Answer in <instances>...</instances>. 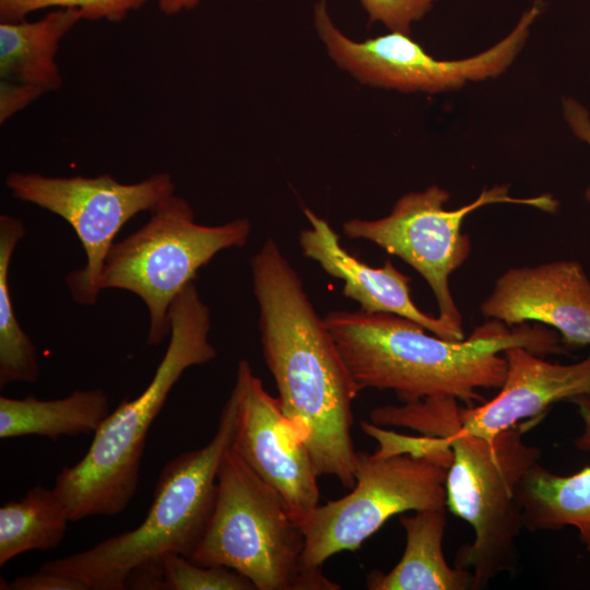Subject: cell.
<instances>
[{
  "instance_id": "9c48e42d",
  "label": "cell",
  "mask_w": 590,
  "mask_h": 590,
  "mask_svg": "<svg viewBox=\"0 0 590 590\" xmlns=\"http://www.w3.org/2000/svg\"><path fill=\"white\" fill-rule=\"evenodd\" d=\"M449 199L446 189L434 185L403 194L384 217L351 219L343 223L342 229L349 238L371 241L410 264L429 285L439 317L463 330L449 278L471 252L470 238L462 232L465 217L495 203H516L554 213L558 201L551 194L514 198L506 185L485 188L474 201L455 210L447 209Z\"/></svg>"
},
{
  "instance_id": "2e32d148",
  "label": "cell",
  "mask_w": 590,
  "mask_h": 590,
  "mask_svg": "<svg viewBox=\"0 0 590 590\" xmlns=\"http://www.w3.org/2000/svg\"><path fill=\"white\" fill-rule=\"evenodd\" d=\"M585 425L579 447H590V394L571 400ZM523 528L529 531L574 527L590 552V465L579 472L556 475L539 462L521 479L517 488Z\"/></svg>"
},
{
  "instance_id": "3957f363",
  "label": "cell",
  "mask_w": 590,
  "mask_h": 590,
  "mask_svg": "<svg viewBox=\"0 0 590 590\" xmlns=\"http://www.w3.org/2000/svg\"><path fill=\"white\" fill-rule=\"evenodd\" d=\"M453 397H428L370 411L381 427H405L423 435L446 437L452 450L447 472V508L474 530L472 544L458 553L456 566L471 571L473 589L516 567L517 539L523 528L517 488L539 462L541 449L524 441L532 421L515 425L494 438L461 433V406Z\"/></svg>"
},
{
  "instance_id": "484cf974",
  "label": "cell",
  "mask_w": 590,
  "mask_h": 590,
  "mask_svg": "<svg viewBox=\"0 0 590 590\" xmlns=\"http://www.w3.org/2000/svg\"><path fill=\"white\" fill-rule=\"evenodd\" d=\"M7 590H88L78 579L39 569L37 573L20 576L8 583Z\"/></svg>"
},
{
  "instance_id": "83f0119b",
  "label": "cell",
  "mask_w": 590,
  "mask_h": 590,
  "mask_svg": "<svg viewBox=\"0 0 590 590\" xmlns=\"http://www.w3.org/2000/svg\"><path fill=\"white\" fill-rule=\"evenodd\" d=\"M563 115L566 123L576 138L590 148V113L577 99L564 97L562 101ZM585 199L590 203V184L585 191Z\"/></svg>"
},
{
  "instance_id": "30bf717a",
  "label": "cell",
  "mask_w": 590,
  "mask_h": 590,
  "mask_svg": "<svg viewBox=\"0 0 590 590\" xmlns=\"http://www.w3.org/2000/svg\"><path fill=\"white\" fill-rule=\"evenodd\" d=\"M448 469L429 458L357 451L352 491L318 505L300 524L305 569L321 570L334 554L356 551L393 516L447 507Z\"/></svg>"
},
{
  "instance_id": "d6986e66",
  "label": "cell",
  "mask_w": 590,
  "mask_h": 590,
  "mask_svg": "<svg viewBox=\"0 0 590 590\" xmlns=\"http://www.w3.org/2000/svg\"><path fill=\"white\" fill-rule=\"evenodd\" d=\"M110 413L102 389L75 390L68 397L39 400L0 397V438L39 435L60 436L95 433Z\"/></svg>"
},
{
  "instance_id": "8fae6325",
  "label": "cell",
  "mask_w": 590,
  "mask_h": 590,
  "mask_svg": "<svg viewBox=\"0 0 590 590\" xmlns=\"http://www.w3.org/2000/svg\"><path fill=\"white\" fill-rule=\"evenodd\" d=\"M12 197L35 204L68 222L85 251V264L66 276L72 298L94 305L102 291L106 256L121 227L138 213L152 212L174 193L169 173L122 184L108 174L96 177H50L12 172L5 178Z\"/></svg>"
},
{
  "instance_id": "277c9868",
  "label": "cell",
  "mask_w": 590,
  "mask_h": 590,
  "mask_svg": "<svg viewBox=\"0 0 590 590\" xmlns=\"http://www.w3.org/2000/svg\"><path fill=\"white\" fill-rule=\"evenodd\" d=\"M169 341L148 387L134 399H125L94 433L84 457L57 475L55 491L71 521L94 516H116L133 498L148 432L170 390L191 366L216 357L209 341L211 317L194 282L173 302Z\"/></svg>"
},
{
  "instance_id": "7c38bea8",
  "label": "cell",
  "mask_w": 590,
  "mask_h": 590,
  "mask_svg": "<svg viewBox=\"0 0 590 590\" xmlns=\"http://www.w3.org/2000/svg\"><path fill=\"white\" fill-rule=\"evenodd\" d=\"M232 392L237 402L233 448L281 496L300 526L319 505L320 492L299 430L246 359L238 363Z\"/></svg>"
},
{
  "instance_id": "5bb4252c",
  "label": "cell",
  "mask_w": 590,
  "mask_h": 590,
  "mask_svg": "<svg viewBox=\"0 0 590 590\" xmlns=\"http://www.w3.org/2000/svg\"><path fill=\"white\" fill-rule=\"evenodd\" d=\"M503 355L507 369L499 392L461 409V433L494 438L555 402L590 394V355L569 365L547 362L522 346L508 347Z\"/></svg>"
},
{
  "instance_id": "ba28073f",
  "label": "cell",
  "mask_w": 590,
  "mask_h": 590,
  "mask_svg": "<svg viewBox=\"0 0 590 590\" xmlns=\"http://www.w3.org/2000/svg\"><path fill=\"white\" fill-rule=\"evenodd\" d=\"M544 9L543 0H534L498 43L477 55L457 60L438 59L411 35L400 32L364 42L353 40L334 24L327 0L315 4L314 24L330 59L361 84L401 93L438 94L505 73L523 49Z\"/></svg>"
},
{
  "instance_id": "4fadbf2b",
  "label": "cell",
  "mask_w": 590,
  "mask_h": 590,
  "mask_svg": "<svg viewBox=\"0 0 590 590\" xmlns=\"http://www.w3.org/2000/svg\"><path fill=\"white\" fill-rule=\"evenodd\" d=\"M481 311L508 327L528 321L548 326L566 349L590 344V279L577 260L508 269Z\"/></svg>"
},
{
  "instance_id": "d4e9b609",
  "label": "cell",
  "mask_w": 590,
  "mask_h": 590,
  "mask_svg": "<svg viewBox=\"0 0 590 590\" xmlns=\"http://www.w3.org/2000/svg\"><path fill=\"white\" fill-rule=\"evenodd\" d=\"M371 23L389 32L411 35L414 23L430 12L438 0H359Z\"/></svg>"
},
{
  "instance_id": "7402d4cb",
  "label": "cell",
  "mask_w": 590,
  "mask_h": 590,
  "mask_svg": "<svg viewBox=\"0 0 590 590\" xmlns=\"http://www.w3.org/2000/svg\"><path fill=\"white\" fill-rule=\"evenodd\" d=\"M163 590H257L245 576L224 566H204L176 553L162 557Z\"/></svg>"
},
{
  "instance_id": "4316f807",
  "label": "cell",
  "mask_w": 590,
  "mask_h": 590,
  "mask_svg": "<svg viewBox=\"0 0 590 590\" xmlns=\"http://www.w3.org/2000/svg\"><path fill=\"white\" fill-rule=\"evenodd\" d=\"M44 92L33 85L1 80L0 82V122H5L12 115L25 108Z\"/></svg>"
},
{
  "instance_id": "ffe728a7",
  "label": "cell",
  "mask_w": 590,
  "mask_h": 590,
  "mask_svg": "<svg viewBox=\"0 0 590 590\" xmlns=\"http://www.w3.org/2000/svg\"><path fill=\"white\" fill-rule=\"evenodd\" d=\"M67 507L55 488L37 485L21 500H9L0 508V566L28 551H46L63 540Z\"/></svg>"
},
{
  "instance_id": "6da1fadb",
  "label": "cell",
  "mask_w": 590,
  "mask_h": 590,
  "mask_svg": "<svg viewBox=\"0 0 590 590\" xmlns=\"http://www.w3.org/2000/svg\"><path fill=\"white\" fill-rule=\"evenodd\" d=\"M263 357L283 413L299 430L318 476L355 484L352 403L362 390L279 244L250 259Z\"/></svg>"
},
{
  "instance_id": "5b68a950",
  "label": "cell",
  "mask_w": 590,
  "mask_h": 590,
  "mask_svg": "<svg viewBox=\"0 0 590 590\" xmlns=\"http://www.w3.org/2000/svg\"><path fill=\"white\" fill-rule=\"evenodd\" d=\"M236 415L237 402L231 392L212 439L164 465L140 526L88 550L46 562L39 569L78 579L88 590H123L132 570L158 563L167 553L190 558L214 508L217 473L233 445Z\"/></svg>"
},
{
  "instance_id": "cb8c5ba5",
  "label": "cell",
  "mask_w": 590,
  "mask_h": 590,
  "mask_svg": "<svg viewBox=\"0 0 590 590\" xmlns=\"http://www.w3.org/2000/svg\"><path fill=\"white\" fill-rule=\"evenodd\" d=\"M361 428L378 441L379 447L375 452L380 456L406 455L429 458L447 467L451 464L452 450L446 437L408 436L364 421L361 422Z\"/></svg>"
},
{
  "instance_id": "52a82bcc",
  "label": "cell",
  "mask_w": 590,
  "mask_h": 590,
  "mask_svg": "<svg viewBox=\"0 0 590 590\" xmlns=\"http://www.w3.org/2000/svg\"><path fill=\"white\" fill-rule=\"evenodd\" d=\"M151 213L142 227L113 244L101 288L137 295L150 316L148 344L157 345L169 334L168 312L176 297L215 255L246 245L252 225L247 217L199 224L188 201L174 193Z\"/></svg>"
},
{
  "instance_id": "603a6c76",
  "label": "cell",
  "mask_w": 590,
  "mask_h": 590,
  "mask_svg": "<svg viewBox=\"0 0 590 590\" xmlns=\"http://www.w3.org/2000/svg\"><path fill=\"white\" fill-rule=\"evenodd\" d=\"M149 0H0L1 22L25 20L28 13L47 8H70L80 11L83 20L121 22L130 11Z\"/></svg>"
},
{
  "instance_id": "9a60e30c",
  "label": "cell",
  "mask_w": 590,
  "mask_h": 590,
  "mask_svg": "<svg viewBox=\"0 0 590 590\" xmlns=\"http://www.w3.org/2000/svg\"><path fill=\"white\" fill-rule=\"evenodd\" d=\"M304 214L310 226L299 233L302 252L327 274L343 281V295L357 302L359 309L411 319L446 340L464 339L462 329L439 316L425 314L415 305L411 297V278L400 272L391 260L379 268L368 266L342 247L339 235L324 219L307 208Z\"/></svg>"
},
{
  "instance_id": "8992f818",
  "label": "cell",
  "mask_w": 590,
  "mask_h": 590,
  "mask_svg": "<svg viewBox=\"0 0 590 590\" xmlns=\"http://www.w3.org/2000/svg\"><path fill=\"white\" fill-rule=\"evenodd\" d=\"M304 534L281 496L233 448L217 473L214 508L189 558L224 566L248 578L257 590H337L321 570L303 564Z\"/></svg>"
},
{
  "instance_id": "f1b7e54d",
  "label": "cell",
  "mask_w": 590,
  "mask_h": 590,
  "mask_svg": "<svg viewBox=\"0 0 590 590\" xmlns=\"http://www.w3.org/2000/svg\"><path fill=\"white\" fill-rule=\"evenodd\" d=\"M200 0H158L160 11L166 15H175L181 11L191 10Z\"/></svg>"
},
{
  "instance_id": "44dd1931",
  "label": "cell",
  "mask_w": 590,
  "mask_h": 590,
  "mask_svg": "<svg viewBox=\"0 0 590 590\" xmlns=\"http://www.w3.org/2000/svg\"><path fill=\"white\" fill-rule=\"evenodd\" d=\"M25 235L23 222L0 215V387L11 382H36L39 364L36 347L20 326L9 287L14 250Z\"/></svg>"
},
{
  "instance_id": "e0dca14e",
  "label": "cell",
  "mask_w": 590,
  "mask_h": 590,
  "mask_svg": "<svg viewBox=\"0 0 590 590\" xmlns=\"http://www.w3.org/2000/svg\"><path fill=\"white\" fill-rule=\"evenodd\" d=\"M401 514L406 544L399 563L389 571L374 570L367 577L370 590L473 589L470 570L448 565L442 552L446 507Z\"/></svg>"
},
{
  "instance_id": "ac0fdd59",
  "label": "cell",
  "mask_w": 590,
  "mask_h": 590,
  "mask_svg": "<svg viewBox=\"0 0 590 590\" xmlns=\"http://www.w3.org/2000/svg\"><path fill=\"white\" fill-rule=\"evenodd\" d=\"M83 20L76 9L60 8L42 19L0 23V78L44 93L62 84L56 55L62 38Z\"/></svg>"
},
{
  "instance_id": "7a4b0ae2",
  "label": "cell",
  "mask_w": 590,
  "mask_h": 590,
  "mask_svg": "<svg viewBox=\"0 0 590 590\" xmlns=\"http://www.w3.org/2000/svg\"><path fill=\"white\" fill-rule=\"evenodd\" d=\"M323 320L359 388L391 390L402 403L447 396L472 406L483 401L480 389L502 387L508 347L538 355L566 350L556 331L540 323L508 327L491 319L468 339L450 341L390 312L332 310Z\"/></svg>"
}]
</instances>
